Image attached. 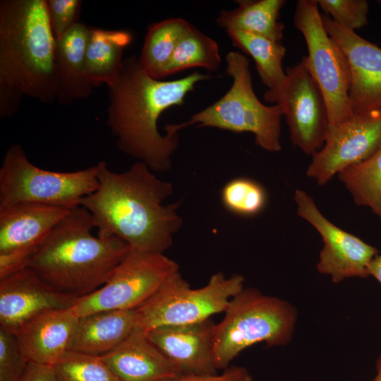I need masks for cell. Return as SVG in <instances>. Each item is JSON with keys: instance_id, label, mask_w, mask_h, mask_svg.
Returning <instances> with one entry per match:
<instances>
[{"instance_id": "cell-1", "label": "cell", "mask_w": 381, "mask_h": 381, "mask_svg": "<svg viewBox=\"0 0 381 381\" xmlns=\"http://www.w3.org/2000/svg\"><path fill=\"white\" fill-rule=\"evenodd\" d=\"M98 187L80 202L90 214L98 234L116 236L131 249L164 253L183 219L179 202L164 204L173 185L137 161L128 170L115 172L97 163Z\"/></svg>"}, {"instance_id": "cell-2", "label": "cell", "mask_w": 381, "mask_h": 381, "mask_svg": "<svg viewBox=\"0 0 381 381\" xmlns=\"http://www.w3.org/2000/svg\"><path fill=\"white\" fill-rule=\"evenodd\" d=\"M210 77L193 72L163 81L151 77L135 55L125 59L117 80L108 87L107 124L118 148L154 172L169 170L179 145V133L167 130L162 135L158 119L169 108L183 105L196 84Z\"/></svg>"}, {"instance_id": "cell-3", "label": "cell", "mask_w": 381, "mask_h": 381, "mask_svg": "<svg viewBox=\"0 0 381 381\" xmlns=\"http://www.w3.org/2000/svg\"><path fill=\"white\" fill-rule=\"evenodd\" d=\"M90 212L78 206L52 230L28 267L57 291L80 298L103 286L131 250L120 238L95 236Z\"/></svg>"}, {"instance_id": "cell-4", "label": "cell", "mask_w": 381, "mask_h": 381, "mask_svg": "<svg viewBox=\"0 0 381 381\" xmlns=\"http://www.w3.org/2000/svg\"><path fill=\"white\" fill-rule=\"evenodd\" d=\"M56 52L46 0L0 1V84L53 102L58 92Z\"/></svg>"}, {"instance_id": "cell-5", "label": "cell", "mask_w": 381, "mask_h": 381, "mask_svg": "<svg viewBox=\"0 0 381 381\" xmlns=\"http://www.w3.org/2000/svg\"><path fill=\"white\" fill-rule=\"evenodd\" d=\"M212 334V354L217 370L229 368L243 350L259 343L282 346L293 337L297 310L282 298L244 288L230 301Z\"/></svg>"}, {"instance_id": "cell-6", "label": "cell", "mask_w": 381, "mask_h": 381, "mask_svg": "<svg viewBox=\"0 0 381 381\" xmlns=\"http://www.w3.org/2000/svg\"><path fill=\"white\" fill-rule=\"evenodd\" d=\"M226 73L232 79L230 89L219 100L194 114L181 123L164 127L178 133L197 123L198 127H212L234 133L248 132L255 143L265 150L279 152L281 119L283 113L277 104L265 105L257 97L253 87L250 61L242 53L229 52L226 56Z\"/></svg>"}, {"instance_id": "cell-7", "label": "cell", "mask_w": 381, "mask_h": 381, "mask_svg": "<svg viewBox=\"0 0 381 381\" xmlns=\"http://www.w3.org/2000/svg\"><path fill=\"white\" fill-rule=\"evenodd\" d=\"M98 165L75 171L40 168L20 144L9 146L0 168V207L35 203L73 209L98 187Z\"/></svg>"}, {"instance_id": "cell-8", "label": "cell", "mask_w": 381, "mask_h": 381, "mask_svg": "<svg viewBox=\"0 0 381 381\" xmlns=\"http://www.w3.org/2000/svg\"><path fill=\"white\" fill-rule=\"evenodd\" d=\"M244 284L245 279L241 274L227 277L217 272L204 286L192 289L178 272L136 309V329L147 333L163 326L210 319L224 312L231 299L244 289Z\"/></svg>"}, {"instance_id": "cell-9", "label": "cell", "mask_w": 381, "mask_h": 381, "mask_svg": "<svg viewBox=\"0 0 381 381\" xmlns=\"http://www.w3.org/2000/svg\"><path fill=\"white\" fill-rule=\"evenodd\" d=\"M295 27L306 41L304 61L325 97L329 126L351 117L349 91L351 71L349 61L337 42L326 31L316 0H299L294 16Z\"/></svg>"}, {"instance_id": "cell-10", "label": "cell", "mask_w": 381, "mask_h": 381, "mask_svg": "<svg viewBox=\"0 0 381 381\" xmlns=\"http://www.w3.org/2000/svg\"><path fill=\"white\" fill-rule=\"evenodd\" d=\"M178 272L179 264L164 253L131 248L107 282L77 298L72 310L80 318L101 311L135 310Z\"/></svg>"}, {"instance_id": "cell-11", "label": "cell", "mask_w": 381, "mask_h": 381, "mask_svg": "<svg viewBox=\"0 0 381 381\" xmlns=\"http://www.w3.org/2000/svg\"><path fill=\"white\" fill-rule=\"evenodd\" d=\"M286 74L282 85L267 90L263 98L281 107L293 145L313 156L323 146L329 130L327 104L302 59L288 68Z\"/></svg>"}, {"instance_id": "cell-12", "label": "cell", "mask_w": 381, "mask_h": 381, "mask_svg": "<svg viewBox=\"0 0 381 381\" xmlns=\"http://www.w3.org/2000/svg\"><path fill=\"white\" fill-rule=\"evenodd\" d=\"M294 200L298 214L320 234L323 247L317 269L338 284L351 277H368V267L378 254L377 249L328 220L306 192L296 190Z\"/></svg>"}, {"instance_id": "cell-13", "label": "cell", "mask_w": 381, "mask_h": 381, "mask_svg": "<svg viewBox=\"0 0 381 381\" xmlns=\"http://www.w3.org/2000/svg\"><path fill=\"white\" fill-rule=\"evenodd\" d=\"M381 143V113L353 114L329 126L323 146L313 155L308 177L324 185L344 169L369 157Z\"/></svg>"}, {"instance_id": "cell-14", "label": "cell", "mask_w": 381, "mask_h": 381, "mask_svg": "<svg viewBox=\"0 0 381 381\" xmlns=\"http://www.w3.org/2000/svg\"><path fill=\"white\" fill-rule=\"evenodd\" d=\"M327 32L340 45L350 66L349 99L353 114L381 113V48L322 16Z\"/></svg>"}, {"instance_id": "cell-15", "label": "cell", "mask_w": 381, "mask_h": 381, "mask_svg": "<svg viewBox=\"0 0 381 381\" xmlns=\"http://www.w3.org/2000/svg\"><path fill=\"white\" fill-rule=\"evenodd\" d=\"M76 300L52 287L29 267L24 268L0 279V328L16 334L39 315L71 308Z\"/></svg>"}, {"instance_id": "cell-16", "label": "cell", "mask_w": 381, "mask_h": 381, "mask_svg": "<svg viewBox=\"0 0 381 381\" xmlns=\"http://www.w3.org/2000/svg\"><path fill=\"white\" fill-rule=\"evenodd\" d=\"M215 323L210 318L163 326L148 332L150 341L183 374L217 373L212 354Z\"/></svg>"}, {"instance_id": "cell-17", "label": "cell", "mask_w": 381, "mask_h": 381, "mask_svg": "<svg viewBox=\"0 0 381 381\" xmlns=\"http://www.w3.org/2000/svg\"><path fill=\"white\" fill-rule=\"evenodd\" d=\"M79 318L71 307L44 312L15 334L28 363L54 366L70 351Z\"/></svg>"}, {"instance_id": "cell-18", "label": "cell", "mask_w": 381, "mask_h": 381, "mask_svg": "<svg viewBox=\"0 0 381 381\" xmlns=\"http://www.w3.org/2000/svg\"><path fill=\"white\" fill-rule=\"evenodd\" d=\"M69 210L35 203L0 207V253L37 249Z\"/></svg>"}, {"instance_id": "cell-19", "label": "cell", "mask_w": 381, "mask_h": 381, "mask_svg": "<svg viewBox=\"0 0 381 381\" xmlns=\"http://www.w3.org/2000/svg\"><path fill=\"white\" fill-rule=\"evenodd\" d=\"M121 381H174L183 373L135 329L119 347L101 356Z\"/></svg>"}, {"instance_id": "cell-20", "label": "cell", "mask_w": 381, "mask_h": 381, "mask_svg": "<svg viewBox=\"0 0 381 381\" xmlns=\"http://www.w3.org/2000/svg\"><path fill=\"white\" fill-rule=\"evenodd\" d=\"M136 327V309L87 315L78 320L70 351L102 356L119 347Z\"/></svg>"}, {"instance_id": "cell-21", "label": "cell", "mask_w": 381, "mask_h": 381, "mask_svg": "<svg viewBox=\"0 0 381 381\" xmlns=\"http://www.w3.org/2000/svg\"><path fill=\"white\" fill-rule=\"evenodd\" d=\"M90 26L80 22L56 40L57 102L66 106L89 97L93 88L85 73V49Z\"/></svg>"}, {"instance_id": "cell-22", "label": "cell", "mask_w": 381, "mask_h": 381, "mask_svg": "<svg viewBox=\"0 0 381 381\" xmlns=\"http://www.w3.org/2000/svg\"><path fill=\"white\" fill-rule=\"evenodd\" d=\"M127 30H106L90 26L85 49V73L92 88L107 87L118 79L123 60V50L132 42Z\"/></svg>"}, {"instance_id": "cell-23", "label": "cell", "mask_w": 381, "mask_h": 381, "mask_svg": "<svg viewBox=\"0 0 381 381\" xmlns=\"http://www.w3.org/2000/svg\"><path fill=\"white\" fill-rule=\"evenodd\" d=\"M238 7L222 10L216 19L219 27L261 35L282 42L284 25L279 21L284 0H237Z\"/></svg>"}, {"instance_id": "cell-24", "label": "cell", "mask_w": 381, "mask_h": 381, "mask_svg": "<svg viewBox=\"0 0 381 381\" xmlns=\"http://www.w3.org/2000/svg\"><path fill=\"white\" fill-rule=\"evenodd\" d=\"M226 32L235 47L253 59L258 75L268 90H275L282 85L286 74L283 68L286 48L282 42L241 31L227 30Z\"/></svg>"}, {"instance_id": "cell-25", "label": "cell", "mask_w": 381, "mask_h": 381, "mask_svg": "<svg viewBox=\"0 0 381 381\" xmlns=\"http://www.w3.org/2000/svg\"><path fill=\"white\" fill-rule=\"evenodd\" d=\"M180 18H171L148 27L139 61L152 78L161 80L178 43L190 27Z\"/></svg>"}, {"instance_id": "cell-26", "label": "cell", "mask_w": 381, "mask_h": 381, "mask_svg": "<svg viewBox=\"0 0 381 381\" xmlns=\"http://www.w3.org/2000/svg\"><path fill=\"white\" fill-rule=\"evenodd\" d=\"M220 65L217 42L191 25L178 43L164 68L162 78L195 67L218 72Z\"/></svg>"}, {"instance_id": "cell-27", "label": "cell", "mask_w": 381, "mask_h": 381, "mask_svg": "<svg viewBox=\"0 0 381 381\" xmlns=\"http://www.w3.org/2000/svg\"><path fill=\"white\" fill-rule=\"evenodd\" d=\"M338 176L356 204L370 208L381 219V143L369 157L344 169Z\"/></svg>"}, {"instance_id": "cell-28", "label": "cell", "mask_w": 381, "mask_h": 381, "mask_svg": "<svg viewBox=\"0 0 381 381\" xmlns=\"http://www.w3.org/2000/svg\"><path fill=\"white\" fill-rule=\"evenodd\" d=\"M53 368L60 381H121L101 356L73 351Z\"/></svg>"}, {"instance_id": "cell-29", "label": "cell", "mask_w": 381, "mask_h": 381, "mask_svg": "<svg viewBox=\"0 0 381 381\" xmlns=\"http://www.w3.org/2000/svg\"><path fill=\"white\" fill-rule=\"evenodd\" d=\"M224 207L242 216H253L261 212L267 202L264 188L247 178H236L229 181L222 191Z\"/></svg>"}, {"instance_id": "cell-30", "label": "cell", "mask_w": 381, "mask_h": 381, "mask_svg": "<svg viewBox=\"0 0 381 381\" xmlns=\"http://www.w3.org/2000/svg\"><path fill=\"white\" fill-rule=\"evenodd\" d=\"M318 6L339 25L355 32L368 23L366 0H318Z\"/></svg>"}, {"instance_id": "cell-31", "label": "cell", "mask_w": 381, "mask_h": 381, "mask_svg": "<svg viewBox=\"0 0 381 381\" xmlns=\"http://www.w3.org/2000/svg\"><path fill=\"white\" fill-rule=\"evenodd\" d=\"M28 364L16 336L0 328V381H21Z\"/></svg>"}, {"instance_id": "cell-32", "label": "cell", "mask_w": 381, "mask_h": 381, "mask_svg": "<svg viewBox=\"0 0 381 381\" xmlns=\"http://www.w3.org/2000/svg\"><path fill=\"white\" fill-rule=\"evenodd\" d=\"M51 28L56 40L60 39L80 23V0H46Z\"/></svg>"}, {"instance_id": "cell-33", "label": "cell", "mask_w": 381, "mask_h": 381, "mask_svg": "<svg viewBox=\"0 0 381 381\" xmlns=\"http://www.w3.org/2000/svg\"><path fill=\"white\" fill-rule=\"evenodd\" d=\"M174 381H255L248 370L241 366L229 367L217 374H183Z\"/></svg>"}, {"instance_id": "cell-34", "label": "cell", "mask_w": 381, "mask_h": 381, "mask_svg": "<svg viewBox=\"0 0 381 381\" xmlns=\"http://www.w3.org/2000/svg\"><path fill=\"white\" fill-rule=\"evenodd\" d=\"M37 249H20L0 253V279L28 267Z\"/></svg>"}, {"instance_id": "cell-35", "label": "cell", "mask_w": 381, "mask_h": 381, "mask_svg": "<svg viewBox=\"0 0 381 381\" xmlns=\"http://www.w3.org/2000/svg\"><path fill=\"white\" fill-rule=\"evenodd\" d=\"M23 96L18 90L0 84V117L13 116L19 109Z\"/></svg>"}, {"instance_id": "cell-36", "label": "cell", "mask_w": 381, "mask_h": 381, "mask_svg": "<svg viewBox=\"0 0 381 381\" xmlns=\"http://www.w3.org/2000/svg\"><path fill=\"white\" fill-rule=\"evenodd\" d=\"M21 381H60L53 366L28 363Z\"/></svg>"}, {"instance_id": "cell-37", "label": "cell", "mask_w": 381, "mask_h": 381, "mask_svg": "<svg viewBox=\"0 0 381 381\" xmlns=\"http://www.w3.org/2000/svg\"><path fill=\"white\" fill-rule=\"evenodd\" d=\"M368 276L373 277L381 284V254H377L368 267Z\"/></svg>"}, {"instance_id": "cell-38", "label": "cell", "mask_w": 381, "mask_h": 381, "mask_svg": "<svg viewBox=\"0 0 381 381\" xmlns=\"http://www.w3.org/2000/svg\"><path fill=\"white\" fill-rule=\"evenodd\" d=\"M375 369L376 374L372 381H381V353L376 361Z\"/></svg>"}, {"instance_id": "cell-39", "label": "cell", "mask_w": 381, "mask_h": 381, "mask_svg": "<svg viewBox=\"0 0 381 381\" xmlns=\"http://www.w3.org/2000/svg\"><path fill=\"white\" fill-rule=\"evenodd\" d=\"M378 2L381 4V0L378 1Z\"/></svg>"}]
</instances>
